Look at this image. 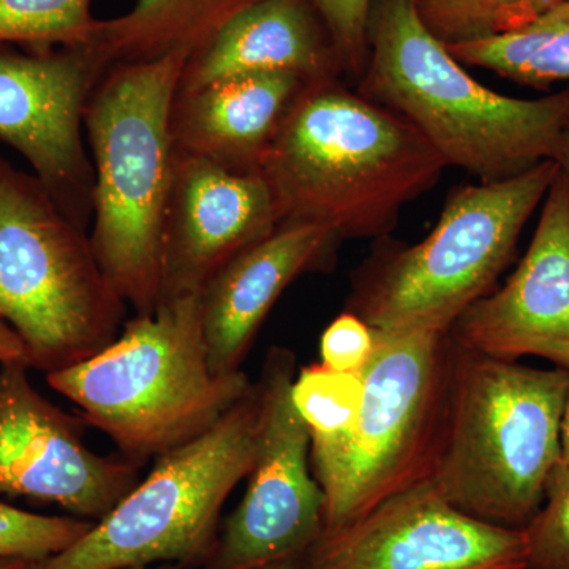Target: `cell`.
<instances>
[{
	"mask_svg": "<svg viewBox=\"0 0 569 569\" xmlns=\"http://www.w3.org/2000/svg\"><path fill=\"white\" fill-rule=\"evenodd\" d=\"M560 448V462L569 466V388L565 399L563 415H561Z\"/></svg>",
	"mask_w": 569,
	"mask_h": 569,
	"instance_id": "30",
	"label": "cell"
},
{
	"mask_svg": "<svg viewBox=\"0 0 569 569\" xmlns=\"http://www.w3.org/2000/svg\"><path fill=\"white\" fill-rule=\"evenodd\" d=\"M361 373L337 372L323 365L302 367L291 387V400L309 427L312 440L331 441L353 429L361 410Z\"/></svg>",
	"mask_w": 569,
	"mask_h": 569,
	"instance_id": "23",
	"label": "cell"
},
{
	"mask_svg": "<svg viewBox=\"0 0 569 569\" xmlns=\"http://www.w3.org/2000/svg\"><path fill=\"white\" fill-rule=\"evenodd\" d=\"M307 569H527L526 530L471 518L432 482L389 498L361 518L326 529Z\"/></svg>",
	"mask_w": 569,
	"mask_h": 569,
	"instance_id": "13",
	"label": "cell"
},
{
	"mask_svg": "<svg viewBox=\"0 0 569 569\" xmlns=\"http://www.w3.org/2000/svg\"><path fill=\"white\" fill-rule=\"evenodd\" d=\"M122 569H186L178 567V565H152V567H134V568H122Z\"/></svg>",
	"mask_w": 569,
	"mask_h": 569,
	"instance_id": "32",
	"label": "cell"
},
{
	"mask_svg": "<svg viewBox=\"0 0 569 569\" xmlns=\"http://www.w3.org/2000/svg\"><path fill=\"white\" fill-rule=\"evenodd\" d=\"M306 84L298 74L268 71L178 89L171 112L176 151L233 173H258Z\"/></svg>",
	"mask_w": 569,
	"mask_h": 569,
	"instance_id": "17",
	"label": "cell"
},
{
	"mask_svg": "<svg viewBox=\"0 0 569 569\" xmlns=\"http://www.w3.org/2000/svg\"><path fill=\"white\" fill-rule=\"evenodd\" d=\"M28 362V351L17 332L0 320V362Z\"/></svg>",
	"mask_w": 569,
	"mask_h": 569,
	"instance_id": "28",
	"label": "cell"
},
{
	"mask_svg": "<svg viewBox=\"0 0 569 569\" xmlns=\"http://www.w3.org/2000/svg\"><path fill=\"white\" fill-rule=\"evenodd\" d=\"M331 33L343 73L361 78L369 59V20L373 0H312Z\"/></svg>",
	"mask_w": 569,
	"mask_h": 569,
	"instance_id": "26",
	"label": "cell"
},
{
	"mask_svg": "<svg viewBox=\"0 0 569 569\" xmlns=\"http://www.w3.org/2000/svg\"><path fill=\"white\" fill-rule=\"evenodd\" d=\"M37 561L24 559H0V569H36Z\"/></svg>",
	"mask_w": 569,
	"mask_h": 569,
	"instance_id": "31",
	"label": "cell"
},
{
	"mask_svg": "<svg viewBox=\"0 0 569 569\" xmlns=\"http://www.w3.org/2000/svg\"><path fill=\"white\" fill-rule=\"evenodd\" d=\"M455 353L449 335L377 331L376 350L361 372L365 395L353 429L339 440L310 445L325 496V530L432 481Z\"/></svg>",
	"mask_w": 569,
	"mask_h": 569,
	"instance_id": "8",
	"label": "cell"
},
{
	"mask_svg": "<svg viewBox=\"0 0 569 569\" xmlns=\"http://www.w3.org/2000/svg\"><path fill=\"white\" fill-rule=\"evenodd\" d=\"M376 346V329L346 310L321 336V365L337 372L361 373L369 365Z\"/></svg>",
	"mask_w": 569,
	"mask_h": 569,
	"instance_id": "27",
	"label": "cell"
},
{
	"mask_svg": "<svg viewBox=\"0 0 569 569\" xmlns=\"http://www.w3.org/2000/svg\"><path fill=\"white\" fill-rule=\"evenodd\" d=\"M559 170L546 160L515 178L452 190L421 242L378 247L356 276L347 312L383 335H448L492 291Z\"/></svg>",
	"mask_w": 569,
	"mask_h": 569,
	"instance_id": "6",
	"label": "cell"
},
{
	"mask_svg": "<svg viewBox=\"0 0 569 569\" xmlns=\"http://www.w3.org/2000/svg\"><path fill=\"white\" fill-rule=\"evenodd\" d=\"M260 174H239L178 152L164 212L160 302L200 295L231 258L279 224Z\"/></svg>",
	"mask_w": 569,
	"mask_h": 569,
	"instance_id": "15",
	"label": "cell"
},
{
	"mask_svg": "<svg viewBox=\"0 0 569 569\" xmlns=\"http://www.w3.org/2000/svg\"><path fill=\"white\" fill-rule=\"evenodd\" d=\"M190 52L112 63L93 89L84 130L93 167L91 241L134 316L160 302L164 212L173 187L171 112Z\"/></svg>",
	"mask_w": 569,
	"mask_h": 569,
	"instance_id": "3",
	"label": "cell"
},
{
	"mask_svg": "<svg viewBox=\"0 0 569 569\" xmlns=\"http://www.w3.org/2000/svg\"><path fill=\"white\" fill-rule=\"evenodd\" d=\"M91 0H0V44L84 47L97 28Z\"/></svg>",
	"mask_w": 569,
	"mask_h": 569,
	"instance_id": "22",
	"label": "cell"
},
{
	"mask_svg": "<svg viewBox=\"0 0 569 569\" xmlns=\"http://www.w3.org/2000/svg\"><path fill=\"white\" fill-rule=\"evenodd\" d=\"M565 0H413L419 18L447 47L519 31Z\"/></svg>",
	"mask_w": 569,
	"mask_h": 569,
	"instance_id": "21",
	"label": "cell"
},
{
	"mask_svg": "<svg viewBox=\"0 0 569 569\" xmlns=\"http://www.w3.org/2000/svg\"><path fill=\"white\" fill-rule=\"evenodd\" d=\"M568 388L569 370L535 369L456 346L430 482L471 518L526 529L560 460Z\"/></svg>",
	"mask_w": 569,
	"mask_h": 569,
	"instance_id": "5",
	"label": "cell"
},
{
	"mask_svg": "<svg viewBox=\"0 0 569 569\" xmlns=\"http://www.w3.org/2000/svg\"><path fill=\"white\" fill-rule=\"evenodd\" d=\"M557 164H559L561 174L567 178L569 183V119L567 123H565L563 132H561L559 148H557L556 153Z\"/></svg>",
	"mask_w": 569,
	"mask_h": 569,
	"instance_id": "29",
	"label": "cell"
},
{
	"mask_svg": "<svg viewBox=\"0 0 569 569\" xmlns=\"http://www.w3.org/2000/svg\"><path fill=\"white\" fill-rule=\"evenodd\" d=\"M268 569H307L301 561H296V563H283L277 565V567L268 568Z\"/></svg>",
	"mask_w": 569,
	"mask_h": 569,
	"instance_id": "33",
	"label": "cell"
},
{
	"mask_svg": "<svg viewBox=\"0 0 569 569\" xmlns=\"http://www.w3.org/2000/svg\"><path fill=\"white\" fill-rule=\"evenodd\" d=\"M93 523L88 519L36 515L0 500V559H50L80 541Z\"/></svg>",
	"mask_w": 569,
	"mask_h": 569,
	"instance_id": "24",
	"label": "cell"
},
{
	"mask_svg": "<svg viewBox=\"0 0 569 569\" xmlns=\"http://www.w3.org/2000/svg\"><path fill=\"white\" fill-rule=\"evenodd\" d=\"M263 417L258 381L203 436L160 456L146 479L71 548L36 569L203 567L220 512L257 458Z\"/></svg>",
	"mask_w": 569,
	"mask_h": 569,
	"instance_id": "9",
	"label": "cell"
},
{
	"mask_svg": "<svg viewBox=\"0 0 569 569\" xmlns=\"http://www.w3.org/2000/svg\"><path fill=\"white\" fill-rule=\"evenodd\" d=\"M126 309L89 231L0 156V320L24 343L31 369L51 373L92 358L119 336Z\"/></svg>",
	"mask_w": 569,
	"mask_h": 569,
	"instance_id": "7",
	"label": "cell"
},
{
	"mask_svg": "<svg viewBox=\"0 0 569 569\" xmlns=\"http://www.w3.org/2000/svg\"><path fill=\"white\" fill-rule=\"evenodd\" d=\"M529 567L569 569V466L553 467L545 488V500L527 523Z\"/></svg>",
	"mask_w": 569,
	"mask_h": 569,
	"instance_id": "25",
	"label": "cell"
},
{
	"mask_svg": "<svg viewBox=\"0 0 569 569\" xmlns=\"http://www.w3.org/2000/svg\"><path fill=\"white\" fill-rule=\"evenodd\" d=\"M339 242L320 224L280 222L213 274L200 298L209 362L217 376L242 370L277 299L298 277L328 269Z\"/></svg>",
	"mask_w": 569,
	"mask_h": 569,
	"instance_id": "16",
	"label": "cell"
},
{
	"mask_svg": "<svg viewBox=\"0 0 569 569\" xmlns=\"http://www.w3.org/2000/svg\"><path fill=\"white\" fill-rule=\"evenodd\" d=\"M448 48L463 66L519 84L546 89L569 81V0L519 31Z\"/></svg>",
	"mask_w": 569,
	"mask_h": 569,
	"instance_id": "20",
	"label": "cell"
},
{
	"mask_svg": "<svg viewBox=\"0 0 569 569\" xmlns=\"http://www.w3.org/2000/svg\"><path fill=\"white\" fill-rule=\"evenodd\" d=\"M28 362H0V498L56 505L99 522L140 482V467L97 455L84 419L40 395Z\"/></svg>",
	"mask_w": 569,
	"mask_h": 569,
	"instance_id": "12",
	"label": "cell"
},
{
	"mask_svg": "<svg viewBox=\"0 0 569 569\" xmlns=\"http://www.w3.org/2000/svg\"><path fill=\"white\" fill-rule=\"evenodd\" d=\"M293 351L272 347L258 378L263 417L244 498L201 569H268L302 561L325 530V496L310 462L309 427L291 400Z\"/></svg>",
	"mask_w": 569,
	"mask_h": 569,
	"instance_id": "10",
	"label": "cell"
},
{
	"mask_svg": "<svg viewBox=\"0 0 569 569\" xmlns=\"http://www.w3.org/2000/svg\"><path fill=\"white\" fill-rule=\"evenodd\" d=\"M257 0H137L132 10L99 20L89 47L108 62L152 61L200 51Z\"/></svg>",
	"mask_w": 569,
	"mask_h": 569,
	"instance_id": "19",
	"label": "cell"
},
{
	"mask_svg": "<svg viewBox=\"0 0 569 569\" xmlns=\"http://www.w3.org/2000/svg\"><path fill=\"white\" fill-rule=\"evenodd\" d=\"M448 335L473 353L507 361L535 356L569 370V183L560 170L516 271L468 307Z\"/></svg>",
	"mask_w": 569,
	"mask_h": 569,
	"instance_id": "14",
	"label": "cell"
},
{
	"mask_svg": "<svg viewBox=\"0 0 569 569\" xmlns=\"http://www.w3.org/2000/svg\"><path fill=\"white\" fill-rule=\"evenodd\" d=\"M356 91L410 122L448 167L481 182L556 159L569 119V88L527 100L475 80L426 28L413 0H373L369 59Z\"/></svg>",
	"mask_w": 569,
	"mask_h": 569,
	"instance_id": "2",
	"label": "cell"
},
{
	"mask_svg": "<svg viewBox=\"0 0 569 569\" xmlns=\"http://www.w3.org/2000/svg\"><path fill=\"white\" fill-rule=\"evenodd\" d=\"M268 71L295 73L307 82L343 73L312 0H257L187 59L179 89Z\"/></svg>",
	"mask_w": 569,
	"mask_h": 569,
	"instance_id": "18",
	"label": "cell"
},
{
	"mask_svg": "<svg viewBox=\"0 0 569 569\" xmlns=\"http://www.w3.org/2000/svg\"><path fill=\"white\" fill-rule=\"evenodd\" d=\"M111 63L96 48L0 44V141L20 153L54 203L82 230L93 213L84 112Z\"/></svg>",
	"mask_w": 569,
	"mask_h": 569,
	"instance_id": "11",
	"label": "cell"
},
{
	"mask_svg": "<svg viewBox=\"0 0 569 569\" xmlns=\"http://www.w3.org/2000/svg\"><path fill=\"white\" fill-rule=\"evenodd\" d=\"M47 380L138 467L203 436L253 383L211 369L200 295L134 316L110 346Z\"/></svg>",
	"mask_w": 569,
	"mask_h": 569,
	"instance_id": "4",
	"label": "cell"
},
{
	"mask_svg": "<svg viewBox=\"0 0 569 569\" xmlns=\"http://www.w3.org/2000/svg\"><path fill=\"white\" fill-rule=\"evenodd\" d=\"M447 167L406 119L326 78L307 82L258 174L279 222L320 224L346 241L387 238Z\"/></svg>",
	"mask_w": 569,
	"mask_h": 569,
	"instance_id": "1",
	"label": "cell"
}]
</instances>
